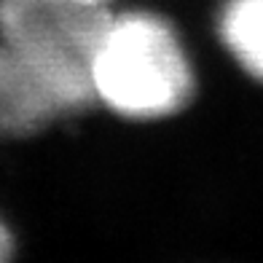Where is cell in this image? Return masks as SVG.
I'll use <instances>...</instances> for the list:
<instances>
[{"label":"cell","mask_w":263,"mask_h":263,"mask_svg":"<svg viewBox=\"0 0 263 263\" xmlns=\"http://www.w3.org/2000/svg\"><path fill=\"white\" fill-rule=\"evenodd\" d=\"M196 91L188 49L156 11H107L91 59V97L121 118L159 121L180 113Z\"/></svg>","instance_id":"6da1fadb"},{"label":"cell","mask_w":263,"mask_h":263,"mask_svg":"<svg viewBox=\"0 0 263 263\" xmlns=\"http://www.w3.org/2000/svg\"><path fill=\"white\" fill-rule=\"evenodd\" d=\"M107 11L76 0H0V41L49 97L59 118L94 102L91 59Z\"/></svg>","instance_id":"7a4b0ae2"},{"label":"cell","mask_w":263,"mask_h":263,"mask_svg":"<svg viewBox=\"0 0 263 263\" xmlns=\"http://www.w3.org/2000/svg\"><path fill=\"white\" fill-rule=\"evenodd\" d=\"M54 121H59L57 107L0 41V140L38 135Z\"/></svg>","instance_id":"3957f363"},{"label":"cell","mask_w":263,"mask_h":263,"mask_svg":"<svg viewBox=\"0 0 263 263\" xmlns=\"http://www.w3.org/2000/svg\"><path fill=\"white\" fill-rule=\"evenodd\" d=\"M215 27L239 70L263 86V0H223Z\"/></svg>","instance_id":"277c9868"},{"label":"cell","mask_w":263,"mask_h":263,"mask_svg":"<svg viewBox=\"0 0 263 263\" xmlns=\"http://www.w3.org/2000/svg\"><path fill=\"white\" fill-rule=\"evenodd\" d=\"M11 258H14V236L8 226L0 220V263H11Z\"/></svg>","instance_id":"5b68a950"},{"label":"cell","mask_w":263,"mask_h":263,"mask_svg":"<svg viewBox=\"0 0 263 263\" xmlns=\"http://www.w3.org/2000/svg\"><path fill=\"white\" fill-rule=\"evenodd\" d=\"M76 3L94 6V8H110V3H116V0H76Z\"/></svg>","instance_id":"8992f818"}]
</instances>
